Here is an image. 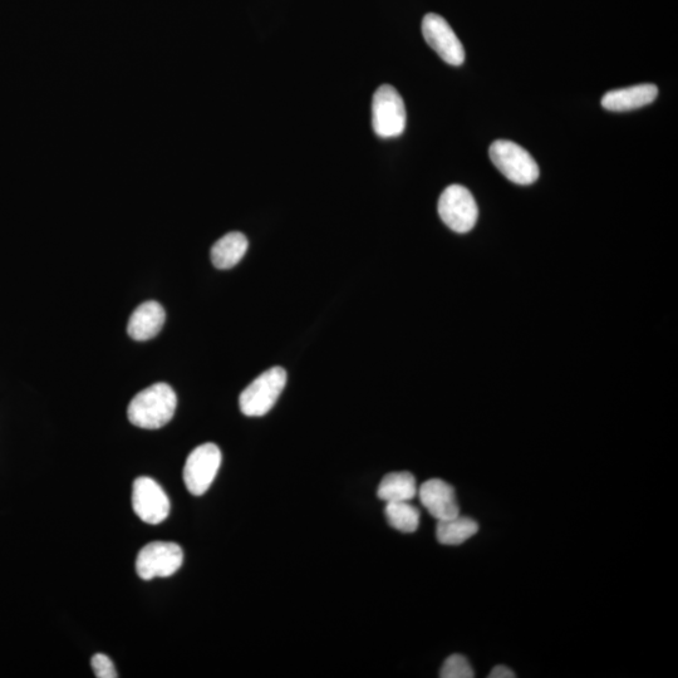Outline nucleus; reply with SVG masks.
I'll return each mask as SVG.
<instances>
[{"instance_id":"obj_11","label":"nucleus","mask_w":678,"mask_h":678,"mask_svg":"<svg viewBox=\"0 0 678 678\" xmlns=\"http://www.w3.org/2000/svg\"><path fill=\"white\" fill-rule=\"evenodd\" d=\"M165 319V309L160 303L155 301L142 303L131 314L127 332L135 341H149L161 332Z\"/></svg>"},{"instance_id":"obj_10","label":"nucleus","mask_w":678,"mask_h":678,"mask_svg":"<svg viewBox=\"0 0 678 678\" xmlns=\"http://www.w3.org/2000/svg\"><path fill=\"white\" fill-rule=\"evenodd\" d=\"M422 505L437 522L458 517L460 506L456 500L455 490L441 479H431L421 485L419 491Z\"/></svg>"},{"instance_id":"obj_15","label":"nucleus","mask_w":678,"mask_h":678,"mask_svg":"<svg viewBox=\"0 0 678 678\" xmlns=\"http://www.w3.org/2000/svg\"><path fill=\"white\" fill-rule=\"evenodd\" d=\"M479 532L475 520L458 517L440 520L436 527V538L444 545H460L473 538Z\"/></svg>"},{"instance_id":"obj_18","label":"nucleus","mask_w":678,"mask_h":678,"mask_svg":"<svg viewBox=\"0 0 678 678\" xmlns=\"http://www.w3.org/2000/svg\"><path fill=\"white\" fill-rule=\"evenodd\" d=\"M91 665L95 676L98 678H117V671L115 665L111 661V658L102 655V653H97V655L92 657Z\"/></svg>"},{"instance_id":"obj_7","label":"nucleus","mask_w":678,"mask_h":678,"mask_svg":"<svg viewBox=\"0 0 678 678\" xmlns=\"http://www.w3.org/2000/svg\"><path fill=\"white\" fill-rule=\"evenodd\" d=\"M221 451L215 444L200 445L191 451L184 468V483L189 493L200 496L210 489L220 469Z\"/></svg>"},{"instance_id":"obj_16","label":"nucleus","mask_w":678,"mask_h":678,"mask_svg":"<svg viewBox=\"0 0 678 678\" xmlns=\"http://www.w3.org/2000/svg\"><path fill=\"white\" fill-rule=\"evenodd\" d=\"M385 515L388 524L401 533H415L419 529L421 515L410 501L387 503Z\"/></svg>"},{"instance_id":"obj_2","label":"nucleus","mask_w":678,"mask_h":678,"mask_svg":"<svg viewBox=\"0 0 678 678\" xmlns=\"http://www.w3.org/2000/svg\"><path fill=\"white\" fill-rule=\"evenodd\" d=\"M287 385V372L282 367L265 371L245 388L239 397V406L245 416L267 415Z\"/></svg>"},{"instance_id":"obj_14","label":"nucleus","mask_w":678,"mask_h":678,"mask_svg":"<svg viewBox=\"0 0 678 678\" xmlns=\"http://www.w3.org/2000/svg\"><path fill=\"white\" fill-rule=\"evenodd\" d=\"M417 494V485L414 475L402 471V473H390L382 479L378 486L377 496L386 503H399V501H411Z\"/></svg>"},{"instance_id":"obj_8","label":"nucleus","mask_w":678,"mask_h":678,"mask_svg":"<svg viewBox=\"0 0 678 678\" xmlns=\"http://www.w3.org/2000/svg\"><path fill=\"white\" fill-rule=\"evenodd\" d=\"M132 508L142 522L156 525L169 517L171 505L159 483L142 476L132 486Z\"/></svg>"},{"instance_id":"obj_9","label":"nucleus","mask_w":678,"mask_h":678,"mask_svg":"<svg viewBox=\"0 0 678 678\" xmlns=\"http://www.w3.org/2000/svg\"><path fill=\"white\" fill-rule=\"evenodd\" d=\"M425 41L439 54L441 60L451 66H461L465 61V49L449 23L439 14H426L422 21Z\"/></svg>"},{"instance_id":"obj_4","label":"nucleus","mask_w":678,"mask_h":678,"mask_svg":"<svg viewBox=\"0 0 678 678\" xmlns=\"http://www.w3.org/2000/svg\"><path fill=\"white\" fill-rule=\"evenodd\" d=\"M372 126L383 139L400 136L405 131V102L396 88L383 85L373 95Z\"/></svg>"},{"instance_id":"obj_12","label":"nucleus","mask_w":678,"mask_h":678,"mask_svg":"<svg viewBox=\"0 0 678 678\" xmlns=\"http://www.w3.org/2000/svg\"><path fill=\"white\" fill-rule=\"evenodd\" d=\"M658 96V88L655 85H637L627 88H619L607 92L602 98V106L608 111L626 112L637 110L650 105Z\"/></svg>"},{"instance_id":"obj_13","label":"nucleus","mask_w":678,"mask_h":678,"mask_svg":"<svg viewBox=\"0 0 678 678\" xmlns=\"http://www.w3.org/2000/svg\"><path fill=\"white\" fill-rule=\"evenodd\" d=\"M249 242L244 234L233 232L224 235L211 248V262L218 269H232L247 254Z\"/></svg>"},{"instance_id":"obj_3","label":"nucleus","mask_w":678,"mask_h":678,"mask_svg":"<svg viewBox=\"0 0 678 678\" xmlns=\"http://www.w3.org/2000/svg\"><path fill=\"white\" fill-rule=\"evenodd\" d=\"M489 155L496 169L514 184L532 185L539 178L537 161L513 141H495L490 146Z\"/></svg>"},{"instance_id":"obj_1","label":"nucleus","mask_w":678,"mask_h":678,"mask_svg":"<svg viewBox=\"0 0 678 678\" xmlns=\"http://www.w3.org/2000/svg\"><path fill=\"white\" fill-rule=\"evenodd\" d=\"M178 407V397L167 383H155L131 400L127 416L132 425L145 430L161 429L169 424Z\"/></svg>"},{"instance_id":"obj_5","label":"nucleus","mask_w":678,"mask_h":678,"mask_svg":"<svg viewBox=\"0 0 678 678\" xmlns=\"http://www.w3.org/2000/svg\"><path fill=\"white\" fill-rule=\"evenodd\" d=\"M437 210L441 220L456 233H469L478 221V204L465 186H447L440 196Z\"/></svg>"},{"instance_id":"obj_19","label":"nucleus","mask_w":678,"mask_h":678,"mask_svg":"<svg viewBox=\"0 0 678 678\" xmlns=\"http://www.w3.org/2000/svg\"><path fill=\"white\" fill-rule=\"evenodd\" d=\"M515 673L510 668L500 665L491 670L489 678H514Z\"/></svg>"},{"instance_id":"obj_17","label":"nucleus","mask_w":678,"mask_h":678,"mask_svg":"<svg viewBox=\"0 0 678 678\" xmlns=\"http://www.w3.org/2000/svg\"><path fill=\"white\" fill-rule=\"evenodd\" d=\"M442 678H473L475 673L470 662L464 656L452 655L444 663L440 671Z\"/></svg>"},{"instance_id":"obj_6","label":"nucleus","mask_w":678,"mask_h":678,"mask_svg":"<svg viewBox=\"0 0 678 678\" xmlns=\"http://www.w3.org/2000/svg\"><path fill=\"white\" fill-rule=\"evenodd\" d=\"M184 562L179 544L152 542L140 550L136 558V572L144 581L174 576Z\"/></svg>"}]
</instances>
